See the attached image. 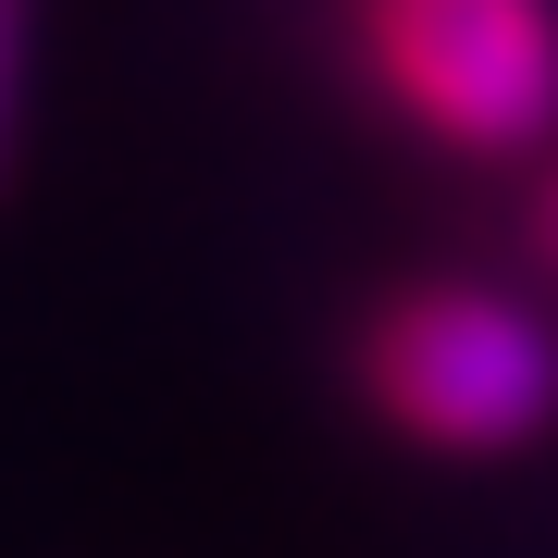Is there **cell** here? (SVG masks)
Returning a JSON list of instances; mask_svg holds the SVG:
<instances>
[{"label":"cell","mask_w":558,"mask_h":558,"mask_svg":"<svg viewBox=\"0 0 558 558\" xmlns=\"http://www.w3.org/2000/svg\"><path fill=\"white\" fill-rule=\"evenodd\" d=\"M360 398L435 459H509L558 422V323L497 274H422L360 311Z\"/></svg>","instance_id":"obj_1"},{"label":"cell","mask_w":558,"mask_h":558,"mask_svg":"<svg viewBox=\"0 0 558 558\" xmlns=\"http://www.w3.org/2000/svg\"><path fill=\"white\" fill-rule=\"evenodd\" d=\"M534 236H546V260H558V174H546V199H534Z\"/></svg>","instance_id":"obj_4"},{"label":"cell","mask_w":558,"mask_h":558,"mask_svg":"<svg viewBox=\"0 0 558 558\" xmlns=\"http://www.w3.org/2000/svg\"><path fill=\"white\" fill-rule=\"evenodd\" d=\"M348 62L459 161L558 149V0H348Z\"/></svg>","instance_id":"obj_2"},{"label":"cell","mask_w":558,"mask_h":558,"mask_svg":"<svg viewBox=\"0 0 558 558\" xmlns=\"http://www.w3.org/2000/svg\"><path fill=\"white\" fill-rule=\"evenodd\" d=\"M25 100H38V0H0V186L25 161Z\"/></svg>","instance_id":"obj_3"}]
</instances>
